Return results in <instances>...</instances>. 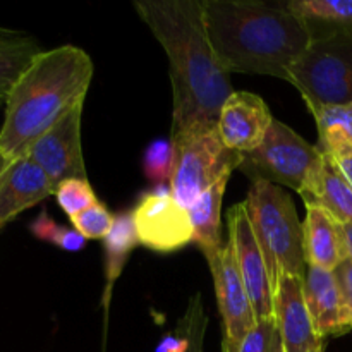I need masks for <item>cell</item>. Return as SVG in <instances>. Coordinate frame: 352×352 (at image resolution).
<instances>
[{
	"label": "cell",
	"mask_w": 352,
	"mask_h": 352,
	"mask_svg": "<svg viewBox=\"0 0 352 352\" xmlns=\"http://www.w3.org/2000/svg\"><path fill=\"white\" fill-rule=\"evenodd\" d=\"M299 195L306 206H320L342 226H352V186L332 158L323 155Z\"/></svg>",
	"instance_id": "cell-17"
},
{
	"label": "cell",
	"mask_w": 352,
	"mask_h": 352,
	"mask_svg": "<svg viewBox=\"0 0 352 352\" xmlns=\"http://www.w3.org/2000/svg\"><path fill=\"white\" fill-rule=\"evenodd\" d=\"M302 292H305V301L316 333L323 340L327 337H339L349 332L351 329L344 322L336 272L308 267Z\"/></svg>",
	"instance_id": "cell-16"
},
{
	"label": "cell",
	"mask_w": 352,
	"mask_h": 352,
	"mask_svg": "<svg viewBox=\"0 0 352 352\" xmlns=\"http://www.w3.org/2000/svg\"><path fill=\"white\" fill-rule=\"evenodd\" d=\"M318 129V148L333 162L352 157V103L329 105L313 112Z\"/></svg>",
	"instance_id": "cell-20"
},
{
	"label": "cell",
	"mask_w": 352,
	"mask_h": 352,
	"mask_svg": "<svg viewBox=\"0 0 352 352\" xmlns=\"http://www.w3.org/2000/svg\"><path fill=\"white\" fill-rule=\"evenodd\" d=\"M344 237H346V248H347V258L352 261V226H342Z\"/></svg>",
	"instance_id": "cell-31"
},
{
	"label": "cell",
	"mask_w": 352,
	"mask_h": 352,
	"mask_svg": "<svg viewBox=\"0 0 352 352\" xmlns=\"http://www.w3.org/2000/svg\"><path fill=\"white\" fill-rule=\"evenodd\" d=\"M41 52L34 38L0 30V105H6L17 79Z\"/></svg>",
	"instance_id": "cell-21"
},
{
	"label": "cell",
	"mask_w": 352,
	"mask_h": 352,
	"mask_svg": "<svg viewBox=\"0 0 352 352\" xmlns=\"http://www.w3.org/2000/svg\"><path fill=\"white\" fill-rule=\"evenodd\" d=\"M302 287V277H284L274 287V320L285 352L325 349V340L316 333L309 316Z\"/></svg>",
	"instance_id": "cell-12"
},
{
	"label": "cell",
	"mask_w": 352,
	"mask_h": 352,
	"mask_svg": "<svg viewBox=\"0 0 352 352\" xmlns=\"http://www.w3.org/2000/svg\"><path fill=\"white\" fill-rule=\"evenodd\" d=\"M134 227L141 246L157 253H174L192 243L189 210L172 196L170 186H157L138 199L133 210Z\"/></svg>",
	"instance_id": "cell-8"
},
{
	"label": "cell",
	"mask_w": 352,
	"mask_h": 352,
	"mask_svg": "<svg viewBox=\"0 0 352 352\" xmlns=\"http://www.w3.org/2000/svg\"><path fill=\"white\" fill-rule=\"evenodd\" d=\"M172 165H174L172 141L157 140L148 144L143 155V172L148 181L164 186L165 181H170Z\"/></svg>",
	"instance_id": "cell-26"
},
{
	"label": "cell",
	"mask_w": 352,
	"mask_h": 352,
	"mask_svg": "<svg viewBox=\"0 0 352 352\" xmlns=\"http://www.w3.org/2000/svg\"><path fill=\"white\" fill-rule=\"evenodd\" d=\"M318 352H325V349H322V351H318Z\"/></svg>",
	"instance_id": "cell-33"
},
{
	"label": "cell",
	"mask_w": 352,
	"mask_h": 352,
	"mask_svg": "<svg viewBox=\"0 0 352 352\" xmlns=\"http://www.w3.org/2000/svg\"><path fill=\"white\" fill-rule=\"evenodd\" d=\"M140 244L136 234V227H134L133 212H122L117 213L113 219L112 230L109 236L103 239V251H105V301L110 298L113 284L122 274L126 261L129 254L133 253L134 248Z\"/></svg>",
	"instance_id": "cell-22"
},
{
	"label": "cell",
	"mask_w": 352,
	"mask_h": 352,
	"mask_svg": "<svg viewBox=\"0 0 352 352\" xmlns=\"http://www.w3.org/2000/svg\"><path fill=\"white\" fill-rule=\"evenodd\" d=\"M55 198L69 219L85 212L86 208L98 201L88 179H69V181L60 182L55 189Z\"/></svg>",
	"instance_id": "cell-25"
},
{
	"label": "cell",
	"mask_w": 352,
	"mask_h": 352,
	"mask_svg": "<svg viewBox=\"0 0 352 352\" xmlns=\"http://www.w3.org/2000/svg\"><path fill=\"white\" fill-rule=\"evenodd\" d=\"M205 333H206V325H203L201 329L198 330V333L195 336V340L191 344V349L188 352H205L203 351V344H205Z\"/></svg>",
	"instance_id": "cell-29"
},
{
	"label": "cell",
	"mask_w": 352,
	"mask_h": 352,
	"mask_svg": "<svg viewBox=\"0 0 352 352\" xmlns=\"http://www.w3.org/2000/svg\"><path fill=\"white\" fill-rule=\"evenodd\" d=\"M227 182H229V177L220 179L208 191L203 192L196 199L195 205L189 208V217H191L192 229H195L192 243L198 244V248L205 254L206 261L213 260L226 243L222 239L220 212H222Z\"/></svg>",
	"instance_id": "cell-18"
},
{
	"label": "cell",
	"mask_w": 352,
	"mask_h": 352,
	"mask_svg": "<svg viewBox=\"0 0 352 352\" xmlns=\"http://www.w3.org/2000/svg\"><path fill=\"white\" fill-rule=\"evenodd\" d=\"M134 9L168 57L174 91L172 134L217 127L220 110L234 89L230 72L210 43L203 0H138Z\"/></svg>",
	"instance_id": "cell-1"
},
{
	"label": "cell",
	"mask_w": 352,
	"mask_h": 352,
	"mask_svg": "<svg viewBox=\"0 0 352 352\" xmlns=\"http://www.w3.org/2000/svg\"><path fill=\"white\" fill-rule=\"evenodd\" d=\"M50 195H55L54 182L28 155L14 160L0 181V230Z\"/></svg>",
	"instance_id": "cell-14"
},
{
	"label": "cell",
	"mask_w": 352,
	"mask_h": 352,
	"mask_svg": "<svg viewBox=\"0 0 352 352\" xmlns=\"http://www.w3.org/2000/svg\"><path fill=\"white\" fill-rule=\"evenodd\" d=\"M222 352H285L275 320H260L237 346H222Z\"/></svg>",
	"instance_id": "cell-24"
},
{
	"label": "cell",
	"mask_w": 352,
	"mask_h": 352,
	"mask_svg": "<svg viewBox=\"0 0 352 352\" xmlns=\"http://www.w3.org/2000/svg\"><path fill=\"white\" fill-rule=\"evenodd\" d=\"M113 219H116V215H112V213L105 208L103 203L96 201L95 205L86 208L85 212L72 217L71 222L72 226H74V229L78 230L86 241L105 239V237L109 236L110 230H112Z\"/></svg>",
	"instance_id": "cell-27"
},
{
	"label": "cell",
	"mask_w": 352,
	"mask_h": 352,
	"mask_svg": "<svg viewBox=\"0 0 352 352\" xmlns=\"http://www.w3.org/2000/svg\"><path fill=\"white\" fill-rule=\"evenodd\" d=\"M322 158L318 148L309 144L287 124L274 119L263 143L256 150L244 153L239 170L253 182L287 186L299 192Z\"/></svg>",
	"instance_id": "cell-7"
},
{
	"label": "cell",
	"mask_w": 352,
	"mask_h": 352,
	"mask_svg": "<svg viewBox=\"0 0 352 352\" xmlns=\"http://www.w3.org/2000/svg\"><path fill=\"white\" fill-rule=\"evenodd\" d=\"M82 103L65 113L28 150V157L47 174L55 189L69 179H86L81 146Z\"/></svg>",
	"instance_id": "cell-10"
},
{
	"label": "cell",
	"mask_w": 352,
	"mask_h": 352,
	"mask_svg": "<svg viewBox=\"0 0 352 352\" xmlns=\"http://www.w3.org/2000/svg\"><path fill=\"white\" fill-rule=\"evenodd\" d=\"M309 112L352 103V31L313 40L289 72Z\"/></svg>",
	"instance_id": "cell-6"
},
{
	"label": "cell",
	"mask_w": 352,
	"mask_h": 352,
	"mask_svg": "<svg viewBox=\"0 0 352 352\" xmlns=\"http://www.w3.org/2000/svg\"><path fill=\"white\" fill-rule=\"evenodd\" d=\"M215 284L217 302L222 316L223 340L222 346H237L256 325L253 306L248 296L244 282L241 278L236 254L229 239L213 260L208 261Z\"/></svg>",
	"instance_id": "cell-11"
},
{
	"label": "cell",
	"mask_w": 352,
	"mask_h": 352,
	"mask_svg": "<svg viewBox=\"0 0 352 352\" xmlns=\"http://www.w3.org/2000/svg\"><path fill=\"white\" fill-rule=\"evenodd\" d=\"M14 160H7L6 157H3V155H0V181H2V177L3 175H6V172H7V168L10 167V164H12Z\"/></svg>",
	"instance_id": "cell-32"
},
{
	"label": "cell",
	"mask_w": 352,
	"mask_h": 352,
	"mask_svg": "<svg viewBox=\"0 0 352 352\" xmlns=\"http://www.w3.org/2000/svg\"><path fill=\"white\" fill-rule=\"evenodd\" d=\"M274 117L263 98L250 91H234L220 110L217 131L227 148L250 153L263 143Z\"/></svg>",
	"instance_id": "cell-13"
},
{
	"label": "cell",
	"mask_w": 352,
	"mask_h": 352,
	"mask_svg": "<svg viewBox=\"0 0 352 352\" xmlns=\"http://www.w3.org/2000/svg\"><path fill=\"white\" fill-rule=\"evenodd\" d=\"M337 284L340 291V302H342V315L346 325L352 330V261L346 260L336 270Z\"/></svg>",
	"instance_id": "cell-28"
},
{
	"label": "cell",
	"mask_w": 352,
	"mask_h": 352,
	"mask_svg": "<svg viewBox=\"0 0 352 352\" xmlns=\"http://www.w3.org/2000/svg\"><path fill=\"white\" fill-rule=\"evenodd\" d=\"M302 250L308 267L336 272L344 261L349 260L342 223L337 222L320 206H306V219L302 222Z\"/></svg>",
	"instance_id": "cell-15"
},
{
	"label": "cell",
	"mask_w": 352,
	"mask_h": 352,
	"mask_svg": "<svg viewBox=\"0 0 352 352\" xmlns=\"http://www.w3.org/2000/svg\"><path fill=\"white\" fill-rule=\"evenodd\" d=\"M93 62L82 48L64 45L41 52L14 85L0 127V155L24 157L31 144L65 113L85 103Z\"/></svg>",
	"instance_id": "cell-3"
},
{
	"label": "cell",
	"mask_w": 352,
	"mask_h": 352,
	"mask_svg": "<svg viewBox=\"0 0 352 352\" xmlns=\"http://www.w3.org/2000/svg\"><path fill=\"white\" fill-rule=\"evenodd\" d=\"M244 205L272 289L284 277L305 278L308 265L302 250V223L291 196L278 186L258 181L251 184Z\"/></svg>",
	"instance_id": "cell-4"
},
{
	"label": "cell",
	"mask_w": 352,
	"mask_h": 352,
	"mask_svg": "<svg viewBox=\"0 0 352 352\" xmlns=\"http://www.w3.org/2000/svg\"><path fill=\"white\" fill-rule=\"evenodd\" d=\"M284 6L306 24L313 40L352 31V0H291Z\"/></svg>",
	"instance_id": "cell-19"
},
{
	"label": "cell",
	"mask_w": 352,
	"mask_h": 352,
	"mask_svg": "<svg viewBox=\"0 0 352 352\" xmlns=\"http://www.w3.org/2000/svg\"><path fill=\"white\" fill-rule=\"evenodd\" d=\"M205 26L217 57L229 72L275 76L289 72L313 41L284 3L203 0Z\"/></svg>",
	"instance_id": "cell-2"
},
{
	"label": "cell",
	"mask_w": 352,
	"mask_h": 352,
	"mask_svg": "<svg viewBox=\"0 0 352 352\" xmlns=\"http://www.w3.org/2000/svg\"><path fill=\"white\" fill-rule=\"evenodd\" d=\"M30 230L36 239L54 244V246L60 248L64 251H72L74 253V251H81L86 246V239L78 230L58 226L45 210L33 220Z\"/></svg>",
	"instance_id": "cell-23"
},
{
	"label": "cell",
	"mask_w": 352,
	"mask_h": 352,
	"mask_svg": "<svg viewBox=\"0 0 352 352\" xmlns=\"http://www.w3.org/2000/svg\"><path fill=\"white\" fill-rule=\"evenodd\" d=\"M227 229H229L227 239L232 244L241 278H243L244 287L250 296L256 322L272 320L274 318V289H272V280L265 258L261 254L256 239H254L244 203L229 208Z\"/></svg>",
	"instance_id": "cell-9"
},
{
	"label": "cell",
	"mask_w": 352,
	"mask_h": 352,
	"mask_svg": "<svg viewBox=\"0 0 352 352\" xmlns=\"http://www.w3.org/2000/svg\"><path fill=\"white\" fill-rule=\"evenodd\" d=\"M174 165L170 175L172 196L184 208L232 170L241 167L244 155L220 140L217 127H195L172 134Z\"/></svg>",
	"instance_id": "cell-5"
},
{
	"label": "cell",
	"mask_w": 352,
	"mask_h": 352,
	"mask_svg": "<svg viewBox=\"0 0 352 352\" xmlns=\"http://www.w3.org/2000/svg\"><path fill=\"white\" fill-rule=\"evenodd\" d=\"M337 167L340 168V172L344 174V177L349 181V184L352 186V157L351 158H344V160L336 162Z\"/></svg>",
	"instance_id": "cell-30"
}]
</instances>
